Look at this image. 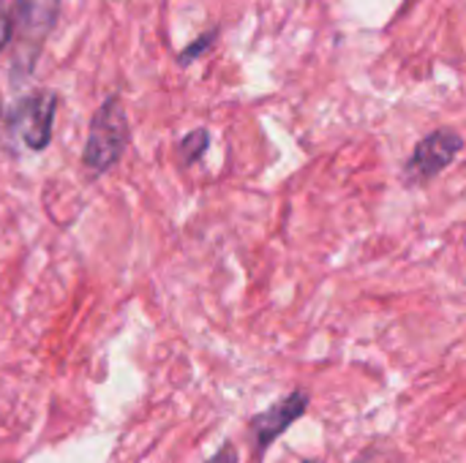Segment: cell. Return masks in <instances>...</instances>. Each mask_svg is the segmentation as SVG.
Segmentation results:
<instances>
[{
    "label": "cell",
    "instance_id": "obj_1",
    "mask_svg": "<svg viewBox=\"0 0 466 463\" xmlns=\"http://www.w3.org/2000/svg\"><path fill=\"white\" fill-rule=\"evenodd\" d=\"M126 145H128V120L120 106V98L109 96L90 120V134L82 150V164L90 169V175H104L120 161V156L126 153Z\"/></svg>",
    "mask_w": 466,
    "mask_h": 463
},
{
    "label": "cell",
    "instance_id": "obj_2",
    "mask_svg": "<svg viewBox=\"0 0 466 463\" xmlns=\"http://www.w3.org/2000/svg\"><path fill=\"white\" fill-rule=\"evenodd\" d=\"M57 101L60 98H57L55 90H41V93L22 96L3 115L5 131L14 139H19L27 150H33V153L44 150L49 145V139H52V123H55Z\"/></svg>",
    "mask_w": 466,
    "mask_h": 463
},
{
    "label": "cell",
    "instance_id": "obj_3",
    "mask_svg": "<svg viewBox=\"0 0 466 463\" xmlns=\"http://www.w3.org/2000/svg\"><path fill=\"white\" fill-rule=\"evenodd\" d=\"M464 150V136L456 128H434L426 134L412 156L404 164V183L407 186H429L437 180Z\"/></svg>",
    "mask_w": 466,
    "mask_h": 463
},
{
    "label": "cell",
    "instance_id": "obj_4",
    "mask_svg": "<svg viewBox=\"0 0 466 463\" xmlns=\"http://www.w3.org/2000/svg\"><path fill=\"white\" fill-rule=\"evenodd\" d=\"M309 412V393L306 390H295L289 396H284L281 401H276L273 407H268L265 412L254 415L248 420V434L254 439L257 453H265L287 428H292V423H298L303 415Z\"/></svg>",
    "mask_w": 466,
    "mask_h": 463
},
{
    "label": "cell",
    "instance_id": "obj_5",
    "mask_svg": "<svg viewBox=\"0 0 466 463\" xmlns=\"http://www.w3.org/2000/svg\"><path fill=\"white\" fill-rule=\"evenodd\" d=\"M14 16L22 49H30V57H35L60 19V0H16Z\"/></svg>",
    "mask_w": 466,
    "mask_h": 463
},
{
    "label": "cell",
    "instance_id": "obj_6",
    "mask_svg": "<svg viewBox=\"0 0 466 463\" xmlns=\"http://www.w3.org/2000/svg\"><path fill=\"white\" fill-rule=\"evenodd\" d=\"M208 145H210V134H208V128H194V131H191V134H186V136H183V142L177 145L180 161H183L186 166H191L194 161H199V158L205 156Z\"/></svg>",
    "mask_w": 466,
    "mask_h": 463
},
{
    "label": "cell",
    "instance_id": "obj_7",
    "mask_svg": "<svg viewBox=\"0 0 466 463\" xmlns=\"http://www.w3.org/2000/svg\"><path fill=\"white\" fill-rule=\"evenodd\" d=\"M216 38H218V30H208V33H202L197 41H191V44H188V49H183V52L177 55V63H180V65H188V63H191V60H197L202 52H208V49H210V44H213Z\"/></svg>",
    "mask_w": 466,
    "mask_h": 463
},
{
    "label": "cell",
    "instance_id": "obj_8",
    "mask_svg": "<svg viewBox=\"0 0 466 463\" xmlns=\"http://www.w3.org/2000/svg\"><path fill=\"white\" fill-rule=\"evenodd\" d=\"M14 35V22H11V14L5 11V5L0 3V49L11 41Z\"/></svg>",
    "mask_w": 466,
    "mask_h": 463
},
{
    "label": "cell",
    "instance_id": "obj_9",
    "mask_svg": "<svg viewBox=\"0 0 466 463\" xmlns=\"http://www.w3.org/2000/svg\"><path fill=\"white\" fill-rule=\"evenodd\" d=\"M205 463H240V456H238L235 445H232V442H227V445H221V450H218L213 458H208Z\"/></svg>",
    "mask_w": 466,
    "mask_h": 463
},
{
    "label": "cell",
    "instance_id": "obj_10",
    "mask_svg": "<svg viewBox=\"0 0 466 463\" xmlns=\"http://www.w3.org/2000/svg\"><path fill=\"white\" fill-rule=\"evenodd\" d=\"M352 463H388L380 453H374V450H369V453H363L360 458H355Z\"/></svg>",
    "mask_w": 466,
    "mask_h": 463
}]
</instances>
